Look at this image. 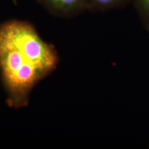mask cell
<instances>
[{
	"mask_svg": "<svg viewBox=\"0 0 149 149\" xmlns=\"http://www.w3.org/2000/svg\"><path fill=\"white\" fill-rule=\"evenodd\" d=\"M58 56L31 23L11 20L0 25V71L9 106H27L33 87L56 67Z\"/></svg>",
	"mask_w": 149,
	"mask_h": 149,
	"instance_id": "6da1fadb",
	"label": "cell"
},
{
	"mask_svg": "<svg viewBox=\"0 0 149 149\" xmlns=\"http://www.w3.org/2000/svg\"><path fill=\"white\" fill-rule=\"evenodd\" d=\"M36 1L49 13L61 18H73L88 11L86 0Z\"/></svg>",
	"mask_w": 149,
	"mask_h": 149,
	"instance_id": "7a4b0ae2",
	"label": "cell"
},
{
	"mask_svg": "<svg viewBox=\"0 0 149 149\" xmlns=\"http://www.w3.org/2000/svg\"><path fill=\"white\" fill-rule=\"evenodd\" d=\"M86 2L88 11L106 12L125 7L132 0H86Z\"/></svg>",
	"mask_w": 149,
	"mask_h": 149,
	"instance_id": "3957f363",
	"label": "cell"
},
{
	"mask_svg": "<svg viewBox=\"0 0 149 149\" xmlns=\"http://www.w3.org/2000/svg\"><path fill=\"white\" fill-rule=\"evenodd\" d=\"M132 3L144 27L149 32V0H132Z\"/></svg>",
	"mask_w": 149,
	"mask_h": 149,
	"instance_id": "277c9868",
	"label": "cell"
}]
</instances>
